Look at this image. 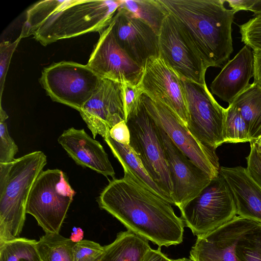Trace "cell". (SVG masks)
Here are the masks:
<instances>
[{"label": "cell", "instance_id": "6da1fadb", "mask_svg": "<svg viewBox=\"0 0 261 261\" xmlns=\"http://www.w3.org/2000/svg\"><path fill=\"white\" fill-rule=\"evenodd\" d=\"M124 172L122 178L111 180L102 190L97 199L99 207L159 247L182 243L186 225L172 204Z\"/></svg>", "mask_w": 261, "mask_h": 261}, {"label": "cell", "instance_id": "7a4b0ae2", "mask_svg": "<svg viewBox=\"0 0 261 261\" xmlns=\"http://www.w3.org/2000/svg\"><path fill=\"white\" fill-rule=\"evenodd\" d=\"M121 0H45L27 10L20 35H33L46 46L59 40L102 32L111 23Z\"/></svg>", "mask_w": 261, "mask_h": 261}, {"label": "cell", "instance_id": "3957f363", "mask_svg": "<svg viewBox=\"0 0 261 261\" xmlns=\"http://www.w3.org/2000/svg\"><path fill=\"white\" fill-rule=\"evenodd\" d=\"M207 67H220L233 51L235 13L224 0H159Z\"/></svg>", "mask_w": 261, "mask_h": 261}, {"label": "cell", "instance_id": "277c9868", "mask_svg": "<svg viewBox=\"0 0 261 261\" xmlns=\"http://www.w3.org/2000/svg\"><path fill=\"white\" fill-rule=\"evenodd\" d=\"M46 163L41 151L0 163V242L20 237L31 189Z\"/></svg>", "mask_w": 261, "mask_h": 261}, {"label": "cell", "instance_id": "5b68a950", "mask_svg": "<svg viewBox=\"0 0 261 261\" xmlns=\"http://www.w3.org/2000/svg\"><path fill=\"white\" fill-rule=\"evenodd\" d=\"M75 193L63 171L43 170L31 189L26 213L45 233H59Z\"/></svg>", "mask_w": 261, "mask_h": 261}, {"label": "cell", "instance_id": "8992f818", "mask_svg": "<svg viewBox=\"0 0 261 261\" xmlns=\"http://www.w3.org/2000/svg\"><path fill=\"white\" fill-rule=\"evenodd\" d=\"M179 210L186 226L197 237L223 225L237 215L233 196L220 173Z\"/></svg>", "mask_w": 261, "mask_h": 261}, {"label": "cell", "instance_id": "52a82bcc", "mask_svg": "<svg viewBox=\"0 0 261 261\" xmlns=\"http://www.w3.org/2000/svg\"><path fill=\"white\" fill-rule=\"evenodd\" d=\"M101 80L87 64L61 61L44 68L40 82L52 100L80 111Z\"/></svg>", "mask_w": 261, "mask_h": 261}, {"label": "cell", "instance_id": "ba28073f", "mask_svg": "<svg viewBox=\"0 0 261 261\" xmlns=\"http://www.w3.org/2000/svg\"><path fill=\"white\" fill-rule=\"evenodd\" d=\"M181 81L188 112L187 127L196 139L216 150L225 143L226 109L215 99L206 83L199 84L184 79Z\"/></svg>", "mask_w": 261, "mask_h": 261}, {"label": "cell", "instance_id": "9c48e42d", "mask_svg": "<svg viewBox=\"0 0 261 261\" xmlns=\"http://www.w3.org/2000/svg\"><path fill=\"white\" fill-rule=\"evenodd\" d=\"M126 124L130 134L129 146L150 176L173 202L171 182L160 128L142 102L138 112Z\"/></svg>", "mask_w": 261, "mask_h": 261}, {"label": "cell", "instance_id": "30bf717a", "mask_svg": "<svg viewBox=\"0 0 261 261\" xmlns=\"http://www.w3.org/2000/svg\"><path fill=\"white\" fill-rule=\"evenodd\" d=\"M141 100L157 125L190 160L211 178L218 175L220 167L215 150L196 139L179 117L167 106L144 94Z\"/></svg>", "mask_w": 261, "mask_h": 261}, {"label": "cell", "instance_id": "8fae6325", "mask_svg": "<svg viewBox=\"0 0 261 261\" xmlns=\"http://www.w3.org/2000/svg\"><path fill=\"white\" fill-rule=\"evenodd\" d=\"M159 56L181 79L205 84L208 67L170 14L159 34Z\"/></svg>", "mask_w": 261, "mask_h": 261}, {"label": "cell", "instance_id": "7c38bea8", "mask_svg": "<svg viewBox=\"0 0 261 261\" xmlns=\"http://www.w3.org/2000/svg\"><path fill=\"white\" fill-rule=\"evenodd\" d=\"M138 85L143 94L167 106L187 126L188 112L181 79L160 56L146 61Z\"/></svg>", "mask_w": 261, "mask_h": 261}, {"label": "cell", "instance_id": "4fadbf2b", "mask_svg": "<svg viewBox=\"0 0 261 261\" xmlns=\"http://www.w3.org/2000/svg\"><path fill=\"white\" fill-rule=\"evenodd\" d=\"M160 130L171 182L172 197L174 205L179 209L197 196L212 178L190 160L161 128Z\"/></svg>", "mask_w": 261, "mask_h": 261}, {"label": "cell", "instance_id": "5bb4252c", "mask_svg": "<svg viewBox=\"0 0 261 261\" xmlns=\"http://www.w3.org/2000/svg\"><path fill=\"white\" fill-rule=\"evenodd\" d=\"M260 223L236 216L208 233L197 237L190 252L193 261H239L237 246L242 237Z\"/></svg>", "mask_w": 261, "mask_h": 261}, {"label": "cell", "instance_id": "9a60e30c", "mask_svg": "<svg viewBox=\"0 0 261 261\" xmlns=\"http://www.w3.org/2000/svg\"><path fill=\"white\" fill-rule=\"evenodd\" d=\"M99 34L87 65L101 79L138 84L143 67L119 46L114 38L111 23Z\"/></svg>", "mask_w": 261, "mask_h": 261}, {"label": "cell", "instance_id": "2e32d148", "mask_svg": "<svg viewBox=\"0 0 261 261\" xmlns=\"http://www.w3.org/2000/svg\"><path fill=\"white\" fill-rule=\"evenodd\" d=\"M79 112L94 139L98 134L104 138L113 126L125 120L122 84L102 79Z\"/></svg>", "mask_w": 261, "mask_h": 261}, {"label": "cell", "instance_id": "e0dca14e", "mask_svg": "<svg viewBox=\"0 0 261 261\" xmlns=\"http://www.w3.org/2000/svg\"><path fill=\"white\" fill-rule=\"evenodd\" d=\"M111 24L119 46L139 66L159 56V35L145 22L118 8Z\"/></svg>", "mask_w": 261, "mask_h": 261}, {"label": "cell", "instance_id": "ac0fdd59", "mask_svg": "<svg viewBox=\"0 0 261 261\" xmlns=\"http://www.w3.org/2000/svg\"><path fill=\"white\" fill-rule=\"evenodd\" d=\"M58 141L77 165L106 177H114V168L103 146L84 129L71 127L65 130Z\"/></svg>", "mask_w": 261, "mask_h": 261}, {"label": "cell", "instance_id": "d6986e66", "mask_svg": "<svg viewBox=\"0 0 261 261\" xmlns=\"http://www.w3.org/2000/svg\"><path fill=\"white\" fill-rule=\"evenodd\" d=\"M250 48L245 45L211 84L212 93L229 105L249 86L254 76V56Z\"/></svg>", "mask_w": 261, "mask_h": 261}, {"label": "cell", "instance_id": "ffe728a7", "mask_svg": "<svg viewBox=\"0 0 261 261\" xmlns=\"http://www.w3.org/2000/svg\"><path fill=\"white\" fill-rule=\"evenodd\" d=\"M219 173L232 192L237 215L261 223V188L250 176L246 168L220 167Z\"/></svg>", "mask_w": 261, "mask_h": 261}, {"label": "cell", "instance_id": "44dd1931", "mask_svg": "<svg viewBox=\"0 0 261 261\" xmlns=\"http://www.w3.org/2000/svg\"><path fill=\"white\" fill-rule=\"evenodd\" d=\"M109 133L104 138V140L114 156L121 164L124 171L130 173L145 188L173 205V202L171 198L150 176L129 145H124L116 142L110 136Z\"/></svg>", "mask_w": 261, "mask_h": 261}, {"label": "cell", "instance_id": "7402d4cb", "mask_svg": "<svg viewBox=\"0 0 261 261\" xmlns=\"http://www.w3.org/2000/svg\"><path fill=\"white\" fill-rule=\"evenodd\" d=\"M150 248L148 240L127 230L118 232L112 243L103 246L96 261H141Z\"/></svg>", "mask_w": 261, "mask_h": 261}, {"label": "cell", "instance_id": "603a6c76", "mask_svg": "<svg viewBox=\"0 0 261 261\" xmlns=\"http://www.w3.org/2000/svg\"><path fill=\"white\" fill-rule=\"evenodd\" d=\"M245 121L249 137L254 141L261 137V88L249 86L232 102Z\"/></svg>", "mask_w": 261, "mask_h": 261}, {"label": "cell", "instance_id": "cb8c5ba5", "mask_svg": "<svg viewBox=\"0 0 261 261\" xmlns=\"http://www.w3.org/2000/svg\"><path fill=\"white\" fill-rule=\"evenodd\" d=\"M119 9L132 17L141 19L158 35L169 14L159 0H121Z\"/></svg>", "mask_w": 261, "mask_h": 261}, {"label": "cell", "instance_id": "d4e9b609", "mask_svg": "<svg viewBox=\"0 0 261 261\" xmlns=\"http://www.w3.org/2000/svg\"><path fill=\"white\" fill-rule=\"evenodd\" d=\"M75 243L59 233H45L35 246L41 261H73Z\"/></svg>", "mask_w": 261, "mask_h": 261}, {"label": "cell", "instance_id": "484cf974", "mask_svg": "<svg viewBox=\"0 0 261 261\" xmlns=\"http://www.w3.org/2000/svg\"><path fill=\"white\" fill-rule=\"evenodd\" d=\"M36 241L19 237L0 242V261H41L36 249Z\"/></svg>", "mask_w": 261, "mask_h": 261}, {"label": "cell", "instance_id": "4316f807", "mask_svg": "<svg viewBox=\"0 0 261 261\" xmlns=\"http://www.w3.org/2000/svg\"><path fill=\"white\" fill-rule=\"evenodd\" d=\"M224 141L232 143L251 142L246 124L233 103L226 109Z\"/></svg>", "mask_w": 261, "mask_h": 261}, {"label": "cell", "instance_id": "83f0119b", "mask_svg": "<svg viewBox=\"0 0 261 261\" xmlns=\"http://www.w3.org/2000/svg\"><path fill=\"white\" fill-rule=\"evenodd\" d=\"M236 254L239 261H261V223L241 238Z\"/></svg>", "mask_w": 261, "mask_h": 261}, {"label": "cell", "instance_id": "f1b7e54d", "mask_svg": "<svg viewBox=\"0 0 261 261\" xmlns=\"http://www.w3.org/2000/svg\"><path fill=\"white\" fill-rule=\"evenodd\" d=\"M9 117L3 110L2 104L0 108V163L12 162L18 152V148L10 136L5 120Z\"/></svg>", "mask_w": 261, "mask_h": 261}, {"label": "cell", "instance_id": "f546056e", "mask_svg": "<svg viewBox=\"0 0 261 261\" xmlns=\"http://www.w3.org/2000/svg\"><path fill=\"white\" fill-rule=\"evenodd\" d=\"M121 84L125 121L126 122L139 110L142 105L141 99L143 93L138 84L127 81Z\"/></svg>", "mask_w": 261, "mask_h": 261}, {"label": "cell", "instance_id": "4dcf8cb0", "mask_svg": "<svg viewBox=\"0 0 261 261\" xmlns=\"http://www.w3.org/2000/svg\"><path fill=\"white\" fill-rule=\"evenodd\" d=\"M239 27L242 41L253 50L261 48V14Z\"/></svg>", "mask_w": 261, "mask_h": 261}, {"label": "cell", "instance_id": "1f68e13d", "mask_svg": "<svg viewBox=\"0 0 261 261\" xmlns=\"http://www.w3.org/2000/svg\"><path fill=\"white\" fill-rule=\"evenodd\" d=\"M103 250V246L99 243L82 240L74 245L73 261H96Z\"/></svg>", "mask_w": 261, "mask_h": 261}, {"label": "cell", "instance_id": "d6a6232c", "mask_svg": "<svg viewBox=\"0 0 261 261\" xmlns=\"http://www.w3.org/2000/svg\"><path fill=\"white\" fill-rule=\"evenodd\" d=\"M22 38L20 35L13 42L2 41L0 44V94L1 102L4 84L12 55Z\"/></svg>", "mask_w": 261, "mask_h": 261}, {"label": "cell", "instance_id": "836d02e7", "mask_svg": "<svg viewBox=\"0 0 261 261\" xmlns=\"http://www.w3.org/2000/svg\"><path fill=\"white\" fill-rule=\"evenodd\" d=\"M246 160L248 173L261 188V151L253 141L250 142V151Z\"/></svg>", "mask_w": 261, "mask_h": 261}, {"label": "cell", "instance_id": "e575fe53", "mask_svg": "<svg viewBox=\"0 0 261 261\" xmlns=\"http://www.w3.org/2000/svg\"><path fill=\"white\" fill-rule=\"evenodd\" d=\"M110 136L116 142L124 145H129L130 134L125 120L113 126L109 131Z\"/></svg>", "mask_w": 261, "mask_h": 261}, {"label": "cell", "instance_id": "d590c367", "mask_svg": "<svg viewBox=\"0 0 261 261\" xmlns=\"http://www.w3.org/2000/svg\"><path fill=\"white\" fill-rule=\"evenodd\" d=\"M254 56L253 83L261 88V48L253 50Z\"/></svg>", "mask_w": 261, "mask_h": 261}, {"label": "cell", "instance_id": "8d00e7d4", "mask_svg": "<svg viewBox=\"0 0 261 261\" xmlns=\"http://www.w3.org/2000/svg\"><path fill=\"white\" fill-rule=\"evenodd\" d=\"M163 253L159 247L158 249L150 248L145 254L141 261H172Z\"/></svg>", "mask_w": 261, "mask_h": 261}, {"label": "cell", "instance_id": "74e56055", "mask_svg": "<svg viewBox=\"0 0 261 261\" xmlns=\"http://www.w3.org/2000/svg\"><path fill=\"white\" fill-rule=\"evenodd\" d=\"M253 0H225L234 13L241 10L249 11Z\"/></svg>", "mask_w": 261, "mask_h": 261}, {"label": "cell", "instance_id": "f35d334b", "mask_svg": "<svg viewBox=\"0 0 261 261\" xmlns=\"http://www.w3.org/2000/svg\"><path fill=\"white\" fill-rule=\"evenodd\" d=\"M249 11L253 12L256 15L261 14V0H253Z\"/></svg>", "mask_w": 261, "mask_h": 261}, {"label": "cell", "instance_id": "ab89813d", "mask_svg": "<svg viewBox=\"0 0 261 261\" xmlns=\"http://www.w3.org/2000/svg\"><path fill=\"white\" fill-rule=\"evenodd\" d=\"M83 230L78 228L76 229L72 233L71 237L70 238L72 241L75 243H77L83 239Z\"/></svg>", "mask_w": 261, "mask_h": 261}, {"label": "cell", "instance_id": "60d3db41", "mask_svg": "<svg viewBox=\"0 0 261 261\" xmlns=\"http://www.w3.org/2000/svg\"><path fill=\"white\" fill-rule=\"evenodd\" d=\"M253 142H254L255 144L257 149L261 151V137L256 140Z\"/></svg>", "mask_w": 261, "mask_h": 261}, {"label": "cell", "instance_id": "b9f144b4", "mask_svg": "<svg viewBox=\"0 0 261 261\" xmlns=\"http://www.w3.org/2000/svg\"><path fill=\"white\" fill-rule=\"evenodd\" d=\"M172 261H193V260L190 258H188L183 257V258H178V259H172Z\"/></svg>", "mask_w": 261, "mask_h": 261}]
</instances>
